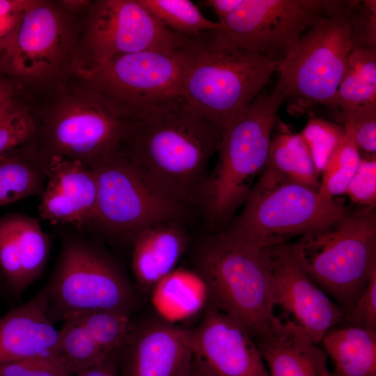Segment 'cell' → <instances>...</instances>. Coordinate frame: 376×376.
Here are the masks:
<instances>
[{
    "label": "cell",
    "instance_id": "1",
    "mask_svg": "<svg viewBox=\"0 0 376 376\" xmlns=\"http://www.w3.org/2000/svg\"><path fill=\"white\" fill-rule=\"evenodd\" d=\"M126 116L130 128L121 153L166 199L185 210L198 205L221 132L181 95L130 109Z\"/></svg>",
    "mask_w": 376,
    "mask_h": 376
},
{
    "label": "cell",
    "instance_id": "2",
    "mask_svg": "<svg viewBox=\"0 0 376 376\" xmlns=\"http://www.w3.org/2000/svg\"><path fill=\"white\" fill-rule=\"evenodd\" d=\"M203 33L191 36L187 45L180 95L223 135L260 93L277 62L217 46Z\"/></svg>",
    "mask_w": 376,
    "mask_h": 376
},
{
    "label": "cell",
    "instance_id": "3",
    "mask_svg": "<svg viewBox=\"0 0 376 376\" xmlns=\"http://www.w3.org/2000/svg\"><path fill=\"white\" fill-rule=\"evenodd\" d=\"M285 95L276 86L260 93L223 134L218 159L198 205L211 228L223 230L243 205L267 160L271 135Z\"/></svg>",
    "mask_w": 376,
    "mask_h": 376
},
{
    "label": "cell",
    "instance_id": "4",
    "mask_svg": "<svg viewBox=\"0 0 376 376\" xmlns=\"http://www.w3.org/2000/svg\"><path fill=\"white\" fill-rule=\"evenodd\" d=\"M288 244L297 263L345 315L376 270L375 207L347 212Z\"/></svg>",
    "mask_w": 376,
    "mask_h": 376
},
{
    "label": "cell",
    "instance_id": "5",
    "mask_svg": "<svg viewBox=\"0 0 376 376\" xmlns=\"http://www.w3.org/2000/svg\"><path fill=\"white\" fill-rule=\"evenodd\" d=\"M343 204L265 166L239 215L221 230L226 235L265 249L301 237L340 219Z\"/></svg>",
    "mask_w": 376,
    "mask_h": 376
},
{
    "label": "cell",
    "instance_id": "6",
    "mask_svg": "<svg viewBox=\"0 0 376 376\" xmlns=\"http://www.w3.org/2000/svg\"><path fill=\"white\" fill-rule=\"evenodd\" d=\"M196 263L212 303L240 321L255 340L263 336L273 317L265 249L215 232L200 245Z\"/></svg>",
    "mask_w": 376,
    "mask_h": 376
},
{
    "label": "cell",
    "instance_id": "7",
    "mask_svg": "<svg viewBox=\"0 0 376 376\" xmlns=\"http://www.w3.org/2000/svg\"><path fill=\"white\" fill-rule=\"evenodd\" d=\"M42 291L53 324L91 311L130 315L136 302L119 266L96 244L76 235L63 240L52 275Z\"/></svg>",
    "mask_w": 376,
    "mask_h": 376
},
{
    "label": "cell",
    "instance_id": "8",
    "mask_svg": "<svg viewBox=\"0 0 376 376\" xmlns=\"http://www.w3.org/2000/svg\"><path fill=\"white\" fill-rule=\"evenodd\" d=\"M360 1L349 0L318 19L277 62L276 84L285 97H296L329 106L357 47L355 17Z\"/></svg>",
    "mask_w": 376,
    "mask_h": 376
},
{
    "label": "cell",
    "instance_id": "9",
    "mask_svg": "<svg viewBox=\"0 0 376 376\" xmlns=\"http://www.w3.org/2000/svg\"><path fill=\"white\" fill-rule=\"evenodd\" d=\"M347 0H242L221 22L204 33L217 46L258 53L278 62L320 17Z\"/></svg>",
    "mask_w": 376,
    "mask_h": 376
},
{
    "label": "cell",
    "instance_id": "10",
    "mask_svg": "<svg viewBox=\"0 0 376 376\" xmlns=\"http://www.w3.org/2000/svg\"><path fill=\"white\" fill-rule=\"evenodd\" d=\"M130 128L122 109L93 88L88 97L64 102L45 120L39 148L47 159L63 156L91 168L121 152Z\"/></svg>",
    "mask_w": 376,
    "mask_h": 376
},
{
    "label": "cell",
    "instance_id": "11",
    "mask_svg": "<svg viewBox=\"0 0 376 376\" xmlns=\"http://www.w3.org/2000/svg\"><path fill=\"white\" fill-rule=\"evenodd\" d=\"M96 183L92 226L116 239L131 242L150 226L177 221L185 209L162 196L129 159L118 153L90 168Z\"/></svg>",
    "mask_w": 376,
    "mask_h": 376
},
{
    "label": "cell",
    "instance_id": "12",
    "mask_svg": "<svg viewBox=\"0 0 376 376\" xmlns=\"http://www.w3.org/2000/svg\"><path fill=\"white\" fill-rule=\"evenodd\" d=\"M178 51H143L119 54L99 64L79 68L93 88L123 112L180 95L187 47Z\"/></svg>",
    "mask_w": 376,
    "mask_h": 376
},
{
    "label": "cell",
    "instance_id": "13",
    "mask_svg": "<svg viewBox=\"0 0 376 376\" xmlns=\"http://www.w3.org/2000/svg\"><path fill=\"white\" fill-rule=\"evenodd\" d=\"M189 37L165 27L139 0H101L90 8L86 43L90 64L143 51L172 52Z\"/></svg>",
    "mask_w": 376,
    "mask_h": 376
},
{
    "label": "cell",
    "instance_id": "14",
    "mask_svg": "<svg viewBox=\"0 0 376 376\" xmlns=\"http://www.w3.org/2000/svg\"><path fill=\"white\" fill-rule=\"evenodd\" d=\"M269 272L272 311L293 321L316 344L343 321L345 312L304 272L292 256L288 243L265 248Z\"/></svg>",
    "mask_w": 376,
    "mask_h": 376
},
{
    "label": "cell",
    "instance_id": "15",
    "mask_svg": "<svg viewBox=\"0 0 376 376\" xmlns=\"http://www.w3.org/2000/svg\"><path fill=\"white\" fill-rule=\"evenodd\" d=\"M190 333L194 375L269 376L248 329L212 303Z\"/></svg>",
    "mask_w": 376,
    "mask_h": 376
},
{
    "label": "cell",
    "instance_id": "16",
    "mask_svg": "<svg viewBox=\"0 0 376 376\" xmlns=\"http://www.w3.org/2000/svg\"><path fill=\"white\" fill-rule=\"evenodd\" d=\"M120 376H191L189 329L163 320L134 325L121 350Z\"/></svg>",
    "mask_w": 376,
    "mask_h": 376
},
{
    "label": "cell",
    "instance_id": "17",
    "mask_svg": "<svg viewBox=\"0 0 376 376\" xmlns=\"http://www.w3.org/2000/svg\"><path fill=\"white\" fill-rule=\"evenodd\" d=\"M40 196V220L70 224L78 230L93 225L95 179L93 170L81 161L58 155L49 157Z\"/></svg>",
    "mask_w": 376,
    "mask_h": 376
},
{
    "label": "cell",
    "instance_id": "18",
    "mask_svg": "<svg viewBox=\"0 0 376 376\" xmlns=\"http://www.w3.org/2000/svg\"><path fill=\"white\" fill-rule=\"evenodd\" d=\"M64 38L65 28L58 12L37 1L24 15L0 63L15 75L42 77L58 65Z\"/></svg>",
    "mask_w": 376,
    "mask_h": 376
},
{
    "label": "cell",
    "instance_id": "19",
    "mask_svg": "<svg viewBox=\"0 0 376 376\" xmlns=\"http://www.w3.org/2000/svg\"><path fill=\"white\" fill-rule=\"evenodd\" d=\"M255 340L269 376H332L324 350L289 319L273 315L267 332Z\"/></svg>",
    "mask_w": 376,
    "mask_h": 376
},
{
    "label": "cell",
    "instance_id": "20",
    "mask_svg": "<svg viewBox=\"0 0 376 376\" xmlns=\"http://www.w3.org/2000/svg\"><path fill=\"white\" fill-rule=\"evenodd\" d=\"M40 357L59 358L58 330L47 317L42 290L0 318V366Z\"/></svg>",
    "mask_w": 376,
    "mask_h": 376
},
{
    "label": "cell",
    "instance_id": "21",
    "mask_svg": "<svg viewBox=\"0 0 376 376\" xmlns=\"http://www.w3.org/2000/svg\"><path fill=\"white\" fill-rule=\"evenodd\" d=\"M130 242L133 274L141 288L147 291L175 269L189 237L176 221H170L141 230Z\"/></svg>",
    "mask_w": 376,
    "mask_h": 376
},
{
    "label": "cell",
    "instance_id": "22",
    "mask_svg": "<svg viewBox=\"0 0 376 376\" xmlns=\"http://www.w3.org/2000/svg\"><path fill=\"white\" fill-rule=\"evenodd\" d=\"M320 343L333 363L332 376H376V330L334 327Z\"/></svg>",
    "mask_w": 376,
    "mask_h": 376
},
{
    "label": "cell",
    "instance_id": "23",
    "mask_svg": "<svg viewBox=\"0 0 376 376\" xmlns=\"http://www.w3.org/2000/svg\"><path fill=\"white\" fill-rule=\"evenodd\" d=\"M33 141L0 155V207L40 196L48 159Z\"/></svg>",
    "mask_w": 376,
    "mask_h": 376
},
{
    "label": "cell",
    "instance_id": "24",
    "mask_svg": "<svg viewBox=\"0 0 376 376\" xmlns=\"http://www.w3.org/2000/svg\"><path fill=\"white\" fill-rule=\"evenodd\" d=\"M376 104V48L355 47L329 107L338 112Z\"/></svg>",
    "mask_w": 376,
    "mask_h": 376
},
{
    "label": "cell",
    "instance_id": "25",
    "mask_svg": "<svg viewBox=\"0 0 376 376\" xmlns=\"http://www.w3.org/2000/svg\"><path fill=\"white\" fill-rule=\"evenodd\" d=\"M265 166L293 182L319 189L320 174L300 134L283 132L271 140Z\"/></svg>",
    "mask_w": 376,
    "mask_h": 376
},
{
    "label": "cell",
    "instance_id": "26",
    "mask_svg": "<svg viewBox=\"0 0 376 376\" xmlns=\"http://www.w3.org/2000/svg\"><path fill=\"white\" fill-rule=\"evenodd\" d=\"M17 240L26 288L42 274L49 258L51 237L40 219L20 213H10Z\"/></svg>",
    "mask_w": 376,
    "mask_h": 376
},
{
    "label": "cell",
    "instance_id": "27",
    "mask_svg": "<svg viewBox=\"0 0 376 376\" xmlns=\"http://www.w3.org/2000/svg\"><path fill=\"white\" fill-rule=\"evenodd\" d=\"M62 322V327L58 330V355L72 376L110 356L101 349L75 315H70Z\"/></svg>",
    "mask_w": 376,
    "mask_h": 376
},
{
    "label": "cell",
    "instance_id": "28",
    "mask_svg": "<svg viewBox=\"0 0 376 376\" xmlns=\"http://www.w3.org/2000/svg\"><path fill=\"white\" fill-rule=\"evenodd\" d=\"M168 29L185 37L214 30L220 24L206 18L189 0H139Z\"/></svg>",
    "mask_w": 376,
    "mask_h": 376
},
{
    "label": "cell",
    "instance_id": "29",
    "mask_svg": "<svg viewBox=\"0 0 376 376\" xmlns=\"http://www.w3.org/2000/svg\"><path fill=\"white\" fill-rule=\"evenodd\" d=\"M361 158L352 136L344 132L320 172L318 192L332 198L344 194Z\"/></svg>",
    "mask_w": 376,
    "mask_h": 376
},
{
    "label": "cell",
    "instance_id": "30",
    "mask_svg": "<svg viewBox=\"0 0 376 376\" xmlns=\"http://www.w3.org/2000/svg\"><path fill=\"white\" fill-rule=\"evenodd\" d=\"M0 270L6 289L19 298L26 286L10 213L0 217Z\"/></svg>",
    "mask_w": 376,
    "mask_h": 376
},
{
    "label": "cell",
    "instance_id": "31",
    "mask_svg": "<svg viewBox=\"0 0 376 376\" xmlns=\"http://www.w3.org/2000/svg\"><path fill=\"white\" fill-rule=\"evenodd\" d=\"M343 134V127L320 119H311L300 134L319 174Z\"/></svg>",
    "mask_w": 376,
    "mask_h": 376
},
{
    "label": "cell",
    "instance_id": "32",
    "mask_svg": "<svg viewBox=\"0 0 376 376\" xmlns=\"http://www.w3.org/2000/svg\"><path fill=\"white\" fill-rule=\"evenodd\" d=\"M344 132L350 134L359 150L372 155L376 151V104L338 112Z\"/></svg>",
    "mask_w": 376,
    "mask_h": 376
},
{
    "label": "cell",
    "instance_id": "33",
    "mask_svg": "<svg viewBox=\"0 0 376 376\" xmlns=\"http://www.w3.org/2000/svg\"><path fill=\"white\" fill-rule=\"evenodd\" d=\"M36 132L30 112L17 105L0 125V155L33 141Z\"/></svg>",
    "mask_w": 376,
    "mask_h": 376
},
{
    "label": "cell",
    "instance_id": "34",
    "mask_svg": "<svg viewBox=\"0 0 376 376\" xmlns=\"http://www.w3.org/2000/svg\"><path fill=\"white\" fill-rule=\"evenodd\" d=\"M345 194L360 207H375V155L368 158H361L357 171L348 184Z\"/></svg>",
    "mask_w": 376,
    "mask_h": 376
},
{
    "label": "cell",
    "instance_id": "35",
    "mask_svg": "<svg viewBox=\"0 0 376 376\" xmlns=\"http://www.w3.org/2000/svg\"><path fill=\"white\" fill-rule=\"evenodd\" d=\"M0 376H72L58 357H40L0 366Z\"/></svg>",
    "mask_w": 376,
    "mask_h": 376
},
{
    "label": "cell",
    "instance_id": "36",
    "mask_svg": "<svg viewBox=\"0 0 376 376\" xmlns=\"http://www.w3.org/2000/svg\"><path fill=\"white\" fill-rule=\"evenodd\" d=\"M344 319L347 325L376 330V270Z\"/></svg>",
    "mask_w": 376,
    "mask_h": 376
},
{
    "label": "cell",
    "instance_id": "37",
    "mask_svg": "<svg viewBox=\"0 0 376 376\" xmlns=\"http://www.w3.org/2000/svg\"><path fill=\"white\" fill-rule=\"evenodd\" d=\"M36 0H0V56L6 52L25 13Z\"/></svg>",
    "mask_w": 376,
    "mask_h": 376
},
{
    "label": "cell",
    "instance_id": "38",
    "mask_svg": "<svg viewBox=\"0 0 376 376\" xmlns=\"http://www.w3.org/2000/svg\"><path fill=\"white\" fill-rule=\"evenodd\" d=\"M242 0H205L200 3L211 8L221 22L230 15L241 3Z\"/></svg>",
    "mask_w": 376,
    "mask_h": 376
},
{
    "label": "cell",
    "instance_id": "39",
    "mask_svg": "<svg viewBox=\"0 0 376 376\" xmlns=\"http://www.w3.org/2000/svg\"><path fill=\"white\" fill-rule=\"evenodd\" d=\"M16 106L13 96L0 104V125Z\"/></svg>",
    "mask_w": 376,
    "mask_h": 376
},
{
    "label": "cell",
    "instance_id": "40",
    "mask_svg": "<svg viewBox=\"0 0 376 376\" xmlns=\"http://www.w3.org/2000/svg\"><path fill=\"white\" fill-rule=\"evenodd\" d=\"M64 4L69 8V9H77L81 8L82 6L86 5L87 1H64Z\"/></svg>",
    "mask_w": 376,
    "mask_h": 376
},
{
    "label": "cell",
    "instance_id": "41",
    "mask_svg": "<svg viewBox=\"0 0 376 376\" xmlns=\"http://www.w3.org/2000/svg\"><path fill=\"white\" fill-rule=\"evenodd\" d=\"M6 287L0 270V297H4L6 295Z\"/></svg>",
    "mask_w": 376,
    "mask_h": 376
},
{
    "label": "cell",
    "instance_id": "42",
    "mask_svg": "<svg viewBox=\"0 0 376 376\" xmlns=\"http://www.w3.org/2000/svg\"><path fill=\"white\" fill-rule=\"evenodd\" d=\"M191 376H196V375H194L192 373Z\"/></svg>",
    "mask_w": 376,
    "mask_h": 376
}]
</instances>
